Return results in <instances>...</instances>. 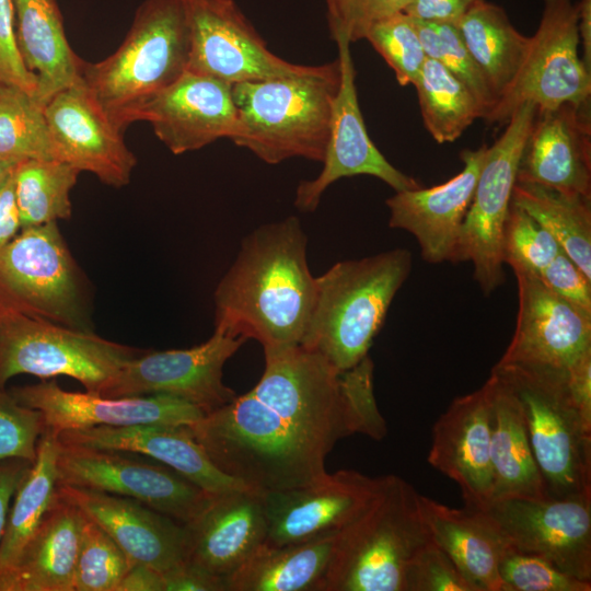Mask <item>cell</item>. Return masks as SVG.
<instances>
[{
  "label": "cell",
  "mask_w": 591,
  "mask_h": 591,
  "mask_svg": "<svg viewBox=\"0 0 591 591\" xmlns=\"http://www.w3.org/2000/svg\"><path fill=\"white\" fill-rule=\"evenodd\" d=\"M264 354L251 391L187 425L221 472L260 495L321 479L335 444L357 433L341 372L324 356L301 345Z\"/></svg>",
  "instance_id": "6da1fadb"
},
{
  "label": "cell",
  "mask_w": 591,
  "mask_h": 591,
  "mask_svg": "<svg viewBox=\"0 0 591 591\" xmlns=\"http://www.w3.org/2000/svg\"><path fill=\"white\" fill-rule=\"evenodd\" d=\"M306 246L294 216L247 234L215 290V328L264 349L301 345L316 291Z\"/></svg>",
  "instance_id": "7a4b0ae2"
},
{
  "label": "cell",
  "mask_w": 591,
  "mask_h": 591,
  "mask_svg": "<svg viewBox=\"0 0 591 591\" xmlns=\"http://www.w3.org/2000/svg\"><path fill=\"white\" fill-rule=\"evenodd\" d=\"M413 255L394 248L334 264L315 277L313 309L301 346L344 372L368 356L389 308L408 278Z\"/></svg>",
  "instance_id": "3957f363"
},
{
  "label": "cell",
  "mask_w": 591,
  "mask_h": 591,
  "mask_svg": "<svg viewBox=\"0 0 591 591\" xmlns=\"http://www.w3.org/2000/svg\"><path fill=\"white\" fill-rule=\"evenodd\" d=\"M189 51L185 0H144L116 51L96 63L84 61L81 79L125 130L143 106L187 71Z\"/></svg>",
  "instance_id": "277c9868"
},
{
  "label": "cell",
  "mask_w": 591,
  "mask_h": 591,
  "mask_svg": "<svg viewBox=\"0 0 591 591\" xmlns=\"http://www.w3.org/2000/svg\"><path fill=\"white\" fill-rule=\"evenodd\" d=\"M419 495L399 476H380L369 505L337 533L323 591H404L408 561L431 540Z\"/></svg>",
  "instance_id": "5b68a950"
},
{
  "label": "cell",
  "mask_w": 591,
  "mask_h": 591,
  "mask_svg": "<svg viewBox=\"0 0 591 591\" xmlns=\"http://www.w3.org/2000/svg\"><path fill=\"white\" fill-rule=\"evenodd\" d=\"M338 85L339 65L320 76L233 84L237 126L231 140L268 164L291 158L322 162Z\"/></svg>",
  "instance_id": "8992f818"
},
{
  "label": "cell",
  "mask_w": 591,
  "mask_h": 591,
  "mask_svg": "<svg viewBox=\"0 0 591 591\" xmlns=\"http://www.w3.org/2000/svg\"><path fill=\"white\" fill-rule=\"evenodd\" d=\"M493 371L520 402L547 496L591 497V418L571 395L568 370L498 362Z\"/></svg>",
  "instance_id": "52a82bcc"
},
{
  "label": "cell",
  "mask_w": 591,
  "mask_h": 591,
  "mask_svg": "<svg viewBox=\"0 0 591 591\" xmlns=\"http://www.w3.org/2000/svg\"><path fill=\"white\" fill-rule=\"evenodd\" d=\"M82 274L57 222L21 229L0 248V310L92 331Z\"/></svg>",
  "instance_id": "ba28073f"
},
{
  "label": "cell",
  "mask_w": 591,
  "mask_h": 591,
  "mask_svg": "<svg viewBox=\"0 0 591 591\" xmlns=\"http://www.w3.org/2000/svg\"><path fill=\"white\" fill-rule=\"evenodd\" d=\"M141 350L81 331L0 310V387L18 374L63 375L103 395L121 367Z\"/></svg>",
  "instance_id": "9c48e42d"
},
{
  "label": "cell",
  "mask_w": 591,
  "mask_h": 591,
  "mask_svg": "<svg viewBox=\"0 0 591 591\" xmlns=\"http://www.w3.org/2000/svg\"><path fill=\"white\" fill-rule=\"evenodd\" d=\"M579 43L577 2L543 0L540 25L530 37L522 66L484 120L506 124L524 103L537 111L589 104L591 71L579 57Z\"/></svg>",
  "instance_id": "30bf717a"
},
{
  "label": "cell",
  "mask_w": 591,
  "mask_h": 591,
  "mask_svg": "<svg viewBox=\"0 0 591 591\" xmlns=\"http://www.w3.org/2000/svg\"><path fill=\"white\" fill-rule=\"evenodd\" d=\"M536 111L532 103L519 106L501 136L487 148L462 225L456 263H472L473 277L486 296L505 281L503 229L522 150Z\"/></svg>",
  "instance_id": "8fae6325"
},
{
  "label": "cell",
  "mask_w": 591,
  "mask_h": 591,
  "mask_svg": "<svg viewBox=\"0 0 591 591\" xmlns=\"http://www.w3.org/2000/svg\"><path fill=\"white\" fill-rule=\"evenodd\" d=\"M190 51L187 71L230 84L286 77L320 76L338 67L289 62L271 53L233 0H185Z\"/></svg>",
  "instance_id": "7c38bea8"
},
{
  "label": "cell",
  "mask_w": 591,
  "mask_h": 591,
  "mask_svg": "<svg viewBox=\"0 0 591 591\" xmlns=\"http://www.w3.org/2000/svg\"><path fill=\"white\" fill-rule=\"evenodd\" d=\"M58 442V485L128 497L181 523L196 517L215 495L135 453Z\"/></svg>",
  "instance_id": "4fadbf2b"
},
{
  "label": "cell",
  "mask_w": 591,
  "mask_h": 591,
  "mask_svg": "<svg viewBox=\"0 0 591 591\" xmlns=\"http://www.w3.org/2000/svg\"><path fill=\"white\" fill-rule=\"evenodd\" d=\"M246 341L216 329L188 349L143 352L129 359L101 396L170 395L209 414L231 402L235 392L222 381L223 366Z\"/></svg>",
  "instance_id": "5bb4252c"
},
{
  "label": "cell",
  "mask_w": 591,
  "mask_h": 591,
  "mask_svg": "<svg viewBox=\"0 0 591 591\" xmlns=\"http://www.w3.org/2000/svg\"><path fill=\"white\" fill-rule=\"evenodd\" d=\"M515 551L591 580V497H510L484 509Z\"/></svg>",
  "instance_id": "9a60e30c"
},
{
  "label": "cell",
  "mask_w": 591,
  "mask_h": 591,
  "mask_svg": "<svg viewBox=\"0 0 591 591\" xmlns=\"http://www.w3.org/2000/svg\"><path fill=\"white\" fill-rule=\"evenodd\" d=\"M335 42L339 85L332 106L323 169L315 178L302 181L296 190L294 205L303 212L314 211L326 188L343 177L374 176L395 192L420 187L415 178L392 165L370 139L358 102L350 43L345 38Z\"/></svg>",
  "instance_id": "2e32d148"
},
{
  "label": "cell",
  "mask_w": 591,
  "mask_h": 591,
  "mask_svg": "<svg viewBox=\"0 0 591 591\" xmlns=\"http://www.w3.org/2000/svg\"><path fill=\"white\" fill-rule=\"evenodd\" d=\"M56 160L102 183L127 185L137 164L119 128L97 103L82 79L55 94L44 107Z\"/></svg>",
  "instance_id": "e0dca14e"
},
{
  "label": "cell",
  "mask_w": 591,
  "mask_h": 591,
  "mask_svg": "<svg viewBox=\"0 0 591 591\" xmlns=\"http://www.w3.org/2000/svg\"><path fill=\"white\" fill-rule=\"evenodd\" d=\"M512 270L518 283L517 324L498 362L568 370L591 352V315L551 291L537 275Z\"/></svg>",
  "instance_id": "ac0fdd59"
},
{
  "label": "cell",
  "mask_w": 591,
  "mask_h": 591,
  "mask_svg": "<svg viewBox=\"0 0 591 591\" xmlns=\"http://www.w3.org/2000/svg\"><path fill=\"white\" fill-rule=\"evenodd\" d=\"M379 482L380 477L340 470L306 486L262 494L265 543L282 546L341 530L366 509Z\"/></svg>",
  "instance_id": "d6986e66"
},
{
  "label": "cell",
  "mask_w": 591,
  "mask_h": 591,
  "mask_svg": "<svg viewBox=\"0 0 591 591\" xmlns=\"http://www.w3.org/2000/svg\"><path fill=\"white\" fill-rule=\"evenodd\" d=\"M10 392L20 404L40 412L45 429L57 434L97 426L190 425L206 415L197 406L170 395L106 397L66 391L55 380Z\"/></svg>",
  "instance_id": "ffe728a7"
},
{
  "label": "cell",
  "mask_w": 591,
  "mask_h": 591,
  "mask_svg": "<svg viewBox=\"0 0 591 591\" xmlns=\"http://www.w3.org/2000/svg\"><path fill=\"white\" fill-rule=\"evenodd\" d=\"M488 146L461 152L462 171L429 187L395 192L385 200L389 225L415 236L427 263H456L462 225L473 199Z\"/></svg>",
  "instance_id": "44dd1931"
},
{
  "label": "cell",
  "mask_w": 591,
  "mask_h": 591,
  "mask_svg": "<svg viewBox=\"0 0 591 591\" xmlns=\"http://www.w3.org/2000/svg\"><path fill=\"white\" fill-rule=\"evenodd\" d=\"M232 85L186 71L143 106L137 120L150 123L174 154L198 150L220 138L231 139L237 126Z\"/></svg>",
  "instance_id": "7402d4cb"
},
{
  "label": "cell",
  "mask_w": 591,
  "mask_h": 591,
  "mask_svg": "<svg viewBox=\"0 0 591 591\" xmlns=\"http://www.w3.org/2000/svg\"><path fill=\"white\" fill-rule=\"evenodd\" d=\"M525 182L591 198L590 103L536 111L518 167Z\"/></svg>",
  "instance_id": "603a6c76"
},
{
  "label": "cell",
  "mask_w": 591,
  "mask_h": 591,
  "mask_svg": "<svg viewBox=\"0 0 591 591\" xmlns=\"http://www.w3.org/2000/svg\"><path fill=\"white\" fill-rule=\"evenodd\" d=\"M57 493L100 525L130 561L163 573L185 561L183 523L138 500L103 491L58 485Z\"/></svg>",
  "instance_id": "cb8c5ba5"
},
{
  "label": "cell",
  "mask_w": 591,
  "mask_h": 591,
  "mask_svg": "<svg viewBox=\"0 0 591 591\" xmlns=\"http://www.w3.org/2000/svg\"><path fill=\"white\" fill-rule=\"evenodd\" d=\"M428 462L460 486L465 507L483 510L490 502L493 470L485 385L453 399L437 419Z\"/></svg>",
  "instance_id": "d4e9b609"
},
{
  "label": "cell",
  "mask_w": 591,
  "mask_h": 591,
  "mask_svg": "<svg viewBox=\"0 0 591 591\" xmlns=\"http://www.w3.org/2000/svg\"><path fill=\"white\" fill-rule=\"evenodd\" d=\"M183 525L185 561L224 579L265 543L267 535L262 496L252 489L212 495Z\"/></svg>",
  "instance_id": "484cf974"
},
{
  "label": "cell",
  "mask_w": 591,
  "mask_h": 591,
  "mask_svg": "<svg viewBox=\"0 0 591 591\" xmlns=\"http://www.w3.org/2000/svg\"><path fill=\"white\" fill-rule=\"evenodd\" d=\"M65 444L113 449L147 455L179 473L207 493L250 489L221 472L194 439L187 425L138 424L66 430Z\"/></svg>",
  "instance_id": "4316f807"
},
{
  "label": "cell",
  "mask_w": 591,
  "mask_h": 591,
  "mask_svg": "<svg viewBox=\"0 0 591 591\" xmlns=\"http://www.w3.org/2000/svg\"><path fill=\"white\" fill-rule=\"evenodd\" d=\"M419 505L431 540L474 591H502L499 566L511 545L496 522L483 510L451 508L422 495Z\"/></svg>",
  "instance_id": "83f0119b"
},
{
  "label": "cell",
  "mask_w": 591,
  "mask_h": 591,
  "mask_svg": "<svg viewBox=\"0 0 591 591\" xmlns=\"http://www.w3.org/2000/svg\"><path fill=\"white\" fill-rule=\"evenodd\" d=\"M83 517L56 493L14 565L0 576V591H74Z\"/></svg>",
  "instance_id": "f1b7e54d"
},
{
  "label": "cell",
  "mask_w": 591,
  "mask_h": 591,
  "mask_svg": "<svg viewBox=\"0 0 591 591\" xmlns=\"http://www.w3.org/2000/svg\"><path fill=\"white\" fill-rule=\"evenodd\" d=\"M485 387L489 404L491 501L510 497L546 498L518 397L491 370Z\"/></svg>",
  "instance_id": "f546056e"
},
{
  "label": "cell",
  "mask_w": 591,
  "mask_h": 591,
  "mask_svg": "<svg viewBox=\"0 0 591 591\" xmlns=\"http://www.w3.org/2000/svg\"><path fill=\"white\" fill-rule=\"evenodd\" d=\"M15 35L25 67L36 77L34 97L45 107L81 80L84 61L71 49L56 0H12Z\"/></svg>",
  "instance_id": "4dcf8cb0"
},
{
  "label": "cell",
  "mask_w": 591,
  "mask_h": 591,
  "mask_svg": "<svg viewBox=\"0 0 591 591\" xmlns=\"http://www.w3.org/2000/svg\"><path fill=\"white\" fill-rule=\"evenodd\" d=\"M337 533L282 546L263 543L225 578L227 591H323Z\"/></svg>",
  "instance_id": "1f68e13d"
},
{
  "label": "cell",
  "mask_w": 591,
  "mask_h": 591,
  "mask_svg": "<svg viewBox=\"0 0 591 591\" xmlns=\"http://www.w3.org/2000/svg\"><path fill=\"white\" fill-rule=\"evenodd\" d=\"M457 27L498 101L518 74L530 37L512 25L501 7L486 0L476 3Z\"/></svg>",
  "instance_id": "d6a6232c"
},
{
  "label": "cell",
  "mask_w": 591,
  "mask_h": 591,
  "mask_svg": "<svg viewBox=\"0 0 591 591\" xmlns=\"http://www.w3.org/2000/svg\"><path fill=\"white\" fill-rule=\"evenodd\" d=\"M511 200L544 228L591 279V198L517 182Z\"/></svg>",
  "instance_id": "836d02e7"
},
{
  "label": "cell",
  "mask_w": 591,
  "mask_h": 591,
  "mask_svg": "<svg viewBox=\"0 0 591 591\" xmlns=\"http://www.w3.org/2000/svg\"><path fill=\"white\" fill-rule=\"evenodd\" d=\"M58 434L45 429L35 462L21 480L0 542V576L9 570L50 507L58 486Z\"/></svg>",
  "instance_id": "e575fe53"
},
{
  "label": "cell",
  "mask_w": 591,
  "mask_h": 591,
  "mask_svg": "<svg viewBox=\"0 0 591 591\" xmlns=\"http://www.w3.org/2000/svg\"><path fill=\"white\" fill-rule=\"evenodd\" d=\"M414 86L426 129L439 143L453 142L483 111L470 89L438 61L425 60Z\"/></svg>",
  "instance_id": "d590c367"
},
{
  "label": "cell",
  "mask_w": 591,
  "mask_h": 591,
  "mask_svg": "<svg viewBox=\"0 0 591 591\" xmlns=\"http://www.w3.org/2000/svg\"><path fill=\"white\" fill-rule=\"evenodd\" d=\"M80 171L58 160H24L13 167L21 229L71 217L70 190Z\"/></svg>",
  "instance_id": "8d00e7d4"
},
{
  "label": "cell",
  "mask_w": 591,
  "mask_h": 591,
  "mask_svg": "<svg viewBox=\"0 0 591 591\" xmlns=\"http://www.w3.org/2000/svg\"><path fill=\"white\" fill-rule=\"evenodd\" d=\"M0 157L56 160L44 106L19 86L0 83Z\"/></svg>",
  "instance_id": "74e56055"
},
{
  "label": "cell",
  "mask_w": 591,
  "mask_h": 591,
  "mask_svg": "<svg viewBox=\"0 0 591 591\" xmlns=\"http://www.w3.org/2000/svg\"><path fill=\"white\" fill-rule=\"evenodd\" d=\"M412 20L426 56L441 63L470 89L485 119L495 107L497 97L466 48L457 25Z\"/></svg>",
  "instance_id": "f35d334b"
},
{
  "label": "cell",
  "mask_w": 591,
  "mask_h": 591,
  "mask_svg": "<svg viewBox=\"0 0 591 591\" xmlns=\"http://www.w3.org/2000/svg\"><path fill=\"white\" fill-rule=\"evenodd\" d=\"M83 515L74 591H117L132 563L100 525Z\"/></svg>",
  "instance_id": "ab89813d"
},
{
  "label": "cell",
  "mask_w": 591,
  "mask_h": 591,
  "mask_svg": "<svg viewBox=\"0 0 591 591\" xmlns=\"http://www.w3.org/2000/svg\"><path fill=\"white\" fill-rule=\"evenodd\" d=\"M364 39L394 71L399 85L415 84L427 56L410 16L403 11L386 16L369 28Z\"/></svg>",
  "instance_id": "60d3db41"
},
{
  "label": "cell",
  "mask_w": 591,
  "mask_h": 591,
  "mask_svg": "<svg viewBox=\"0 0 591 591\" xmlns=\"http://www.w3.org/2000/svg\"><path fill=\"white\" fill-rule=\"evenodd\" d=\"M561 251L556 240L511 200L502 235L503 263L537 275Z\"/></svg>",
  "instance_id": "b9f144b4"
},
{
  "label": "cell",
  "mask_w": 591,
  "mask_h": 591,
  "mask_svg": "<svg viewBox=\"0 0 591 591\" xmlns=\"http://www.w3.org/2000/svg\"><path fill=\"white\" fill-rule=\"evenodd\" d=\"M499 575L502 591H591V580L571 576L542 557L512 547L500 563Z\"/></svg>",
  "instance_id": "7bdbcfd3"
},
{
  "label": "cell",
  "mask_w": 591,
  "mask_h": 591,
  "mask_svg": "<svg viewBox=\"0 0 591 591\" xmlns=\"http://www.w3.org/2000/svg\"><path fill=\"white\" fill-rule=\"evenodd\" d=\"M45 428L40 412L20 404L0 387V462L22 459L34 463Z\"/></svg>",
  "instance_id": "ee69618b"
},
{
  "label": "cell",
  "mask_w": 591,
  "mask_h": 591,
  "mask_svg": "<svg viewBox=\"0 0 591 591\" xmlns=\"http://www.w3.org/2000/svg\"><path fill=\"white\" fill-rule=\"evenodd\" d=\"M404 591H474L457 567L432 540L408 561Z\"/></svg>",
  "instance_id": "f6af8a7d"
},
{
  "label": "cell",
  "mask_w": 591,
  "mask_h": 591,
  "mask_svg": "<svg viewBox=\"0 0 591 591\" xmlns=\"http://www.w3.org/2000/svg\"><path fill=\"white\" fill-rule=\"evenodd\" d=\"M332 38L364 39L380 20L405 9L410 0H325Z\"/></svg>",
  "instance_id": "bcb514c9"
},
{
  "label": "cell",
  "mask_w": 591,
  "mask_h": 591,
  "mask_svg": "<svg viewBox=\"0 0 591 591\" xmlns=\"http://www.w3.org/2000/svg\"><path fill=\"white\" fill-rule=\"evenodd\" d=\"M373 368L370 357H364L356 366L341 372V387L357 433L382 440L386 436L387 428L374 396Z\"/></svg>",
  "instance_id": "7dc6e473"
},
{
  "label": "cell",
  "mask_w": 591,
  "mask_h": 591,
  "mask_svg": "<svg viewBox=\"0 0 591 591\" xmlns=\"http://www.w3.org/2000/svg\"><path fill=\"white\" fill-rule=\"evenodd\" d=\"M537 276L555 294L591 315V279L563 251Z\"/></svg>",
  "instance_id": "c3c4849f"
},
{
  "label": "cell",
  "mask_w": 591,
  "mask_h": 591,
  "mask_svg": "<svg viewBox=\"0 0 591 591\" xmlns=\"http://www.w3.org/2000/svg\"><path fill=\"white\" fill-rule=\"evenodd\" d=\"M0 83L19 86L33 96L37 89V79L19 51L12 0H0Z\"/></svg>",
  "instance_id": "681fc988"
},
{
  "label": "cell",
  "mask_w": 591,
  "mask_h": 591,
  "mask_svg": "<svg viewBox=\"0 0 591 591\" xmlns=\"http://www.w3.org/2000/svg\"><path fill=\"white\" fill-rule=\"evenodd\" d=\"M164 591H227L225 579L183 561L161 573Z\"/></svg>",
  "instance_id": "f907efd6"
},
{
  "label": "cell",
  "mask_w": 591,
  "mask_h": 591,
  "mask_svg": "<svg viewBox=\"0 0 591 591\" xmlns=\"http://www.w3.org/2000/svg\"><path fill=\"white\" fill-rule=\"evenodd\" d=\"M483 0H410L403 12L419 21L459 25L464 15Z\"/></svg>",
  "instance_id": "816d5d0a"
},
{
  "label": "cell",
  "mask_w": 591,
  "mask_h": 591,
  "mask_svg": "<svg viewBox=\"0 0 591 591\" xmlns=\"http://www.w3.org/2000/svg\"><path fill=\"white\" fill-rule=\"evenodd\" d=\"M32 464L22 459L0 462V542L8 520L10 501Z\"/></svg>",
  "instance_id": "f5cc1de1"
},
{
  "label": "cell",
  "mask_w": 591,
  "mask_h": 591,
  "mask_svg": "<svg viewBox=\"0 0 591 591\" xmlns=\"http://www.w3.org/2000/svg\"><path fill=\"white\" fill-rule=\"evenodd\" d=\"M21 221L15 200L13 169L0 181V248L18 235Z\"/></svg>",
  "instance_id": "db71d44e"
},
{
  "label": "cell",
  "mask_w": 591,
  "mask_h": 591,
  "mask_svg": "<svg viewBox=\"0 0 591 591\" xmlns=\"http://www.w3.org/2000/svg\"><path fill=\"white\" fill-rule=\"evenodd\" d=\"M568 385L576 404L591 418V352L568 369Z\"/></svg>",
  "instance_id": "11a10c76"
},
{
  "label": "cell",
  "mask_w": 591,
  "mask_h": 591,
  "mask_svg": "<svg viewBox=\"0 0 591 591\" xmlns=\"http://www.w3.org/2000/svg\"><path fill=\"white\" fill-rule=\"evenodd\" d=\"M117 591H164L161 572L140 563H134L124 578Z\"/></svg>",
  "instance_id": "9f6ffc18"
},
{
  "label": "cell",
  "mask_w": 591,
  "mask_h": 591,
  "mask_svg": "<svg viewBox=\"0 0 591 591\" xmlns=\"http://www.w3.org/2000/svg\"><path fill=\"white\" fill-rule=\"evenodd\" d=\"M578 32L583 46V63L591 71V0L577 2Z\"/></svg>",
  "instance_id": "6f0895ef"
},
{
  "label": "cell",
  "mask_w": 591,
  "mask_h": 591,
  "mask_svg": "<svg viewBox=\"0 0 591 591\" xmlns=\"http://www.w3.org/2000/svg\"><path fill=\"white\" fill-rule=\"evenodd\" d=\"M16 162L0 157V181L14 167Z\"/></svg>",
  "instance_id": "680465c9"
}]
</instances>
